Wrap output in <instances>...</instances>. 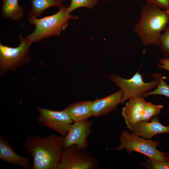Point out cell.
I'll return each mask as SVG.
<instances>
[{
    "label": "cell",
    "instance_id": "obj_1",
    "mask_svg": "<svg viewBox=\"0 0 169 169\" xmlns=\"http://www.w3.org/2000/svg\"><path fill=\"white\" fill-rule=\"evenodd\" d=\"M64 137L54 134L42 137L34 135L27 137L24 147L33 159V169H58L64 150Z\"/></svg>",
    "mask_w": 169,
    "mask_h": 169
},
{
    "label": "cell",
    "instance_id": "obj_2",
    "mask_svg": "<svg viewBox=\"0 0 169 169\" xmlns=\"http://www.w3.org/2000/svg\"><path fill=\"white\" fill-rule=\"evenodd\" d=\"M140 15L133 32L144 46L159 47L161 32L169 24V10L146 3L143 6Z\"/></svg>",
    "mask_w": 169,
    "mask_h": 169
},
{
    "label": "cell",
    "instance_id": "obj_3",
    "mask_svg": "<svg viewBox=\"0 0 169 169\" xmlns=\"http://www.w3.org/2000/svg\"><path fill=\"white\" fill-rule=\"evenodd\" d=\"M59 8L56 13L41 18L28 16V21L35 26L33 32L24 38L30 45L44 38L59 36L66 28L70 20L78 18L77 16L68 13L65 6H62Z\"/></svg>",
    "mask_w": 169,
    "mask_h": 169
},
{
    "label": "cell",
    "instance_id": "obj_4",
    "mask_svg": "<svg viewBox=\"0 0 169 169\" xmlns=\"http://www.w3.org/2000/svg\"><path fill=\"white\" fill-rule=\"evenodd\" d=\"M120 144L114 150L121 151L125 149L128 153L136 152L142 154L149 158L161 161H167L166 153L158 150L160 145L158 141L146 139L132 131H124L120 137Z\"/></svg>",
    "mask_w": 169,
    "mask_h": 169
},
{
    "label": "cell",
    "instance_id": "obj_5",
    "mask_svg": "<svg viewBox=\"0 0 169 169\" xmlns=\"http://www.w3.org/2000/svg\"><path fill=\"white\" fill-rule=\"evenodd\" d=\"M155 79L151 82H145L141 75L137 71L130 79H124L117 74L109 75V78L119 87L121 90L122 97L121 103L131 98L142 95L157 87L159 83L158 73L152 75Z\"/></svg>",
    "mask_w": 169,
    "mask_h": 169
},
{
    "label": "cell",
    "instance_id": "obj_6",
    "mask_svg": "<svg viewBox=\"0 0 169 169\" xmlns=\"http://www.w3.org/2000/svg\"><path fill=\"white\" fill-rule=\"evenodd\" d=\"M20 43L15 48L0 43V67L1 72L4 74L7 71H13L28 62L30 44L20 34Z\"/></svg>",
    "mask_w": 169,
    "mask_h": 169
},
{
    "label": "cell",
    "instance_id": "obj_7",
    "mask_svg": "<svg viewBox=\"0 0 169 169\" xmlns=\"http://www.w3.org/2000/svg\"><path fill=\"white\" fill-rule=\"evenodd\" d=\"M98 167L97 161L88 151L74 145L64 150L58 169H96Z\"/></svg>",
    "mask_w": 169,
    "mask_h": 169
},
{
    "label": "cell",
    "instance_id": "obj_8",
    "mask_svg": "<svg viewBox=\"0 0 169 169\" xmlns=\"http://www.w3.org/2000/svg\"><path fill=\"white\" fill-rule=\"evenodd\" d=\"M39 113V123L49 128L65 137L69 131L74 121L62 110L53 111L37 107Z\"/></svg>",
    "mask_w": 169,
    "mask_h": 169
},
{
    "label": "cell",
    "instance_id": "obj_9",
    "mask_svg": "<svg viewBox=\"0 0 169 169\" xmlns=\"http://www.w3.org/2000/svg\"><path fill=\"white\" fill-rule=\"evenodd\" d=\"M92 120L89 119L74 122L66 136L64 137V149L74 145L82 149L88 147L87 139L91 132Z\"/></svg>",
    "mask_w": 169,
    "mask_h": 169
},
{
    "label": "cell",
    "instance_id": "obj_10",
    "mask_svg": "<svg viewBox=\"0 0 169 169\" xmlns=\"http://www.w3.org/2000/svg\"><path fill=\"white\" fill-rule=\"evenodd\" d=\"M144 99L142 96L132 98L122 109V115L127 128L131 131L141 121L142 114L147 103Z\"/></svg>",
    "mask_w": 169,
    "mask_h": 169
},
{
    "label": "cell",
    "instance_id": "obj_11",
    "mask_svg": "<svg viewBox=\"0 0 169 169\" xmlns=\"http://www.w3.org/2000/svg\"><path fill=\"white\" fill-rule=\"evenodd\" d=\"M122 97V91L120 90L107 96L92 101L93 116L98 117L115 110L118 105L121 103Z\"/></svg>",
    "mask_w": 169,
    "mask_h": 169
},
{
    "label": "cell",
    "instance_id": "obj_12",
    "mask_svg": "<svg viewBox=\"0 0 169 169\" xmlns=\"http://www.w3.org/2000/svg\"><path fill=\"white\" fill-rule=\"evenodd\" d=\"M0 158L4 161L15 166H20L26 169H33L30 159L22 157L17 153L9 141L0 136Z\"/></svg>",
    "mask_w": 169,
    "mask_h": 169
},
{
    "label": "cell",
    "instance_id": "obj_13",
    "mask_svg": "<svg viewBox=\"0 0 169 169\" xmlns=\"http://www.w3.org/2000/svg\"><path fill=\"white\" fill-rule=\"evenodd\" d=\"M151 120L150 122L140 121L132 131L146 139H151L157 134L169 133V125H162L158 115L154 116Z\"/></svg>",
    "mask_w": 169,
    "mask_h": 169
},
{
    "label": "cell",
    "instance_id": "obj_14",
    "mask_svg": "<svg viewBox=\"0 0 169 169\" xmlns=\"http://www.w3.org/2000/svg\"><path fill=\"white\" fill-rule=\"evenodd\" d=\"M92 101H79L72 103L62 110L74 122L83 120L93 116L92 110Z\"/></svg>",
    "mask_w": 169,
    "mask_h": 169
},
{
    "label": "cell",
    "instance_id": "obj_15",
    "mask_svg": "<svg viewBox=\"0 0 169 169\" xmlns=\"http://www.w3.org/2000/svg\"><path fill=\"white\" fill-rule=\"evenodd\" d=\"M2 16L13 20H18L24 15L23 8L18 4V0H2Z\"/></svg>",
    "mask_w": 169,
    "mask_h": 169
},
{
    "label": "cell",
    "instance_id": "obj_16",
    "mask_svg": "<svg viewBox=\"0 0 169 169\" xmlns=\"http://www.w3.org/2000/svg\"><path fill=\"white\" fill-rule=\"evenodd\" d=\"M65 0H30L32 8L28 16L37 18L46 9L50 7L57 6L59 8Z\"/></svg>",
    "mask_w": 169,
    "mask_h": 169
},
{
    "label": "cell",
    "instance_id": "obj_17",
    "mask_svg": "<svg viewBox=\"0 0 169 169\" xmlns=\"http://www.w3.org/2000/svg\"><path fill=\"white\" fill-rule=\"evenodd\" d=\"M163 107L162 105L147 102L142 114L141 121L149 122L153 117L158 115Z\"/></svg>",
    "mask_w": 169,
    "mask_h": 169
},
{
    "label": "cell",
    "instance_id": "obj_18",
    "mask_svg": "<svg viewBox=\"0 0 169 169\" xmlns=\"http://www.w3.org/2000/svg\"><path fill=\"white\" fill-rule=\"evenodd\" d=\"M158 75L159 81L157 88L152 91L144 94L142 96L145 98L150 95H160L165 96L169 98V85L165 81L164 77L162 74L158 73Z\"/></svg>",
    "mask_w": 169,
    "mask_h": 169
},
{
    "label": "cell",
    "instance_id": "obj_19",
    "mask_svg": "<svg viewBox=\"0 0 169 169\" xmlns=\"http://www.w3.org/2000/svg\"><path fill=\"white\" fill-rule=\"evenodd\" d=\"M99 0H71L69 6L66 8L67 12L70 13L79 8L85 7L90 9L94 6Z\"/></svg>",
    "mask_w": 169,
    "mask_h": 169
},
{
    "label": "cell",
    "instance_id": "obj_20",
    "mask_svg": "<svg viewBox=\"0 0 169 169\" xmlns=\"http://www.w3.org/2000/svg\"><path fill=\"white\" fill-rule=\"evenodd\" d=\"M160 47L165 58L169 59V24L161 34L160 38Z\"/></svg>",
    "mask_w": 169,
    "mask_h": 169
},
{
    "label": "cell",
    "instance_id": "obj_21",
    "mask_svg": "<svg viewBox=\"0 0 169 169\" xmlns=\"http://www.w3.org/2000/svg\"><path fill=\"white\" fill-rule=\"evenodd\" d=\"M139 165L149 169H169V162L149 158L145 162L139 163Z\"/></svg>",
    "mask_w": 169,
    "mask_h": 169
},
{
    "label": "cell",
    "instance_id": "obj_22",
    "mask_svg": "<svg viewBox=\"0 0 169 169\" xmlns=\"http://www.w3.org/2000/svg\"><path fill=\"white\" fill-rule=\"evenodd\" d=\"M146 3L155 5L163 10H169V0H145Z\"/></svg>",
    "mask_w": 169,
    "mask_h": 169
},
{
    "label": "cell",
    "instance_id": "obj_23",
    "mask_svg": "<svg viewBox=\"0 0 169 169\" xmlns=\"http://www.w3.org/2000/svg\"><path fill=\"white\" fill-rule=\"evenodd\" d=\"M158 67L161 69H166L169 71V59L165 58L160 59Z\"/></svg>",
    "mask_w": 169,
    "mask_h": 169
},
{
    "label": "cell",
    "instance_id": "obj_24",
    "mask_svg": "<svg viewBox=\"0 0 169 169\" xmlns=\"http://www.w3.org/2000/svg\"><path fill=\"white\" fill-rule=\"evenodd\" d=\"M166 154L167 157V161L169 162V152H166Z\"/></svg>",
    "mask_w": 169,
    "mask_h": 169
},
{
    "label": "cell",
    "instance_id": "obj_25",
    "mask_svg": "<svg viewBox=\"0 0 169 169\" xmlns=\"http://www.w3.org/2000/svg\"><path fill=\"white\" fill-rule=\"evenodd\" d=\"M108 0L109 1H113V0Z\"/></svg>",
    "mask_w": 169,
    "mask_h": 169
}]
</instances>
